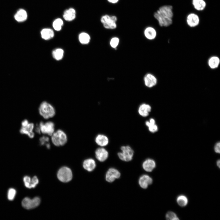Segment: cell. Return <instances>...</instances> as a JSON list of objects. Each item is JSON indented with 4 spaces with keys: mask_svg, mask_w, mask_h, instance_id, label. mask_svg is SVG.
Masks as SVG:
<instances>
[{
    "mask_svg": "<svg viewBox=\"0 0 220 220\" xmlns=\"http://www.w3.org/2000/svg\"><path fill=\"white\" fill-rule=\"evenodd\" d=\"M220 143L219 142L217 143L215 145L214 147V150L215 152L218 153H220Z\"/></svg>",
    "mask_w": 220,
    "mask_h": 220,
    "instance_id": "36",
    "label": "cell"
},
{
    "mask_svg": "<svg viewBox=\"0 0 220 220\" xmlns=\"http://www.w3.org/2000/svg\"><path fill=\"white\" fill-rule=\"evenodd\" d=\"M194 8L198 10H203L205 7L206 3L204 0H193Z\"/></svg>",
    "mask_w": 220,
    "mask_h": 220,
    "instance_id": "22",
    "label": "cell"
},
{
    "mask_svg": "<svg viewBox=\"0 0 220 220\" xmlns=\"http://www.w3.org/2000/svg\"><path fill=\"white\" fill-rule=\"evenodd\" d=\"M166 218L168 220H179L176 214L172 211L167 212L166 215Z\"/></svg>",
    "mask_w": 220,
    "mask_h": 220,
    "instance_id": "30",
    "label": "cell"
},
{
    "mask_svg": "<svg viewBox=\"0 0 220 220\" xmlns=\"http://www.w3.org/2000/svg\"><path fill=\"white\" fill-rule=\"evenodd\" d=\"M40 202V199L38 197H35L32 199L26 197L23 200L21 204L24 208L28 210L37 207L39 205Z\"/></svg>",
    "mask_w": 220,
    "mask_h": 220,
    "instance_id": "8",
    "label": "cell"
},
{
    "mask_svg": "<svg viewBox=\"0 0 220 220\" xmlns=\"http://www.w3.org/2000/svg\"><path fill=\"white\" fill-rule=\"evenodd\" d=\"M96 166L95 160L93 159L89 158L85 160L83 162V167L87 171L91 172L93 171Z\"/></svg>",
    "mask_w": 220,
    "mask_h": 220,
    "instance_id": "17",
    "label": "cell"
},
{
    "mask_svg": "<svg viewBox=\"0 0 220 220\" xmlns=\"http://www.w3.org/2000/svg\"><path fill=\"white\" fill-rule=\"evenodd\" d=\"M41 35L43 39L48 40L53 37L54 35V33L52 29L45 28L42 29L41 31Z\"/></svg>",
    "mask_w": 220,
    "mask_h": 220,
    "instance_id": "19",
    "label": "cell"
},
{
    "mask_svg": "<svg viewBox=\"0 0 220 220\" xmlns=\"http://www.w3.org/2000/svg\"><path fill=\"white\" fill-rule=\"evenodd\" d=\"M64 19L67 21H70L74 20L76 17V11L73 8H70L65 10L63 15Z\"/></svg>",
    "mask_w": 220,
    "mask_h": 220,
    "instance_id": "18",
    "label": "cell"
},
{
    "mask_svg": "<svg viewBox=\"0 0 220 220\" xmlns=\"http://www.w3.org/2000/svg\"><path fill=\"white\" fill-rule=\"evenodd\" d=\"M34 129H35V132L36 133H37L38 134H40L41 133V132H40V128H39V127L38 125H36V127H34Z\"/></svg>",
    "mask_w": 220,
    "mask_h": 220,
    "instance_id": "38",
    "label": "cell"
},
{
    "mask_svg": "<svg viewBox=\"0 0 220 220\" xmlns=\"http://www.w3.org/2000/svg\"><path fill=\"white\" fill-rule=\"evenodd\" d=\"M220 63V60L217 57H211L208 61V64L211 68H215L218 67Z\"/></svg>",
    "mask_w": 220,
    "mask_h": 220,
    "instance_id": "24",
    "label": "cell"
},
{
    "mask_svg": "<svg viewBox=\"0 0 220 220\" xmlns=\"http://www.w3.org/2000/svg\"><path fill=\"white\" fill-rule=\"evenodd\" d=\"M24 127L25 128L29 133L33 131L34 129L35 125L33 123H29L26 127Z\"/></svg>",
    "mask_w": 220,
    "mask_h": 220,
    "instance_id": "34",
    "label": "cell"
},
{
    "mask_svg": "<svg viewBox=\"0 0 220 220\" xmlns=\"http://www.w3.org/2000/svg\"><path fill=\"white\" fill-rule=\"evenodd\" d=\"M38 110L40 115L45 119L53 117L56 114V110L53 106L46 101L41 103Z\"/></svg>",
    "mask_w": 220,
    "mask_h": 220,
    "instance_id": "2",
    "label": "cell"
},
{
    "mask_svg": "<svg viewBox=\"0 0 220 220\" xmlns=\"http://www.w3.org/2000/svg\"><path fill=\"white\" fill-rule=\"evenodd\" d=\"M57 177L62 182H68L72 180V170L67 167H62L58 171Z\"/></svg>",
    "mask_w": 220,
    "mask_h": 220,
    "instance_id": "5",
    "label": "cell"
},
{
    "mask_svg": "<svg viewBox=\"0 0 220 220\" xmlns=\"http://www.w3.org/2000/svg\"><path fill=\"white\" fill-rule=\"evenodd\" d=\"M117 18L115 16H110L108 15L103 16L101 19V21L104 27L108 29H113L116 28Z\"/></svg>",
    "mask_w": 220,
    "mask_h": 220,
    "instance_id": "6",
    "label": "cell"
},
{
    "mask_svg": "<svg viewBox=\"0 0 220 220\" xmlns=\"http://www.w3.org/2000/svg\"><path fill=\"white\" fill-rule=\"evenodd\" d=\"M32 188H35L38 184L39 180L36 176H34L31 179Z\"/></svg>",
    "mask_w": 220,
    "mask_h": 220,
    "instance_id": "35",
    "label": "cell"
},
{
    "mask_svg": "<svg viewBox=\"0 0 220 220\" xmlns=\"http://www.w3.org/2000/svg\"><path fill=\"white\" fill-rule=\"evenodd\" d=\"M176 201L178 204L182 207L185 206L188 204V200L186 196L184 195H180L178 196Z\"/></svg>",
    "mask_w": 220,
    "mask_h": 220,
    "instance_id": "26",
    "label": "cell"
},
{
    "mask_svg": "<svg viewBox=\"0 0 220 220\" xmlns=\"http://www.w3.org/2000/svg\"><path fill=\"white\" fill-rule=\"evenodd\" d=\"M63 25V21L60 18H57L55 19L53 22L52 24L54 29L57 31H59L61 30Z\"/></svg>",
    "mask_w": 220,
    "mask_h": 220,
    "instance_id": "27",
    "label": "cell"
},
{
    "mask_svg": "<svg viewBox=\"0 0 220 220\" xmlns=\"http://www.w3.org/2000/svg\"><path fill=\"white\" fill-rule=\"evenodd\" d=\"M95 141L96 143L100 147H104L108 145L109 139L105 135L102 134H97L95 137Z\"/></svg>",
    "mask_w": 220,
    "mask_h": 220,
    "instance_id": "12",
    "label": "cell"
},
{
    "mask_svg": "<svg viewBox=\"0 0 220 220\" xmlns=\"http://www.w3.org/2000/svg\"><path fill=\"white\" fill-rule=\"evenodd\" d=\"M27 135H28V136L29 138H33L34 137L35 133L33 131L29 132Z\"/></svg>",
    "mask_w": 220,
    "mask_h": 220,
    "instance_id": "39",
    "label": "cell"
},
{
    "mask_svg": "<svg viewBox=\"0 0 220 220\" xmlns=\"http://www.w3.org/2000/svg\"><path fill=\"white\" fill-rule=\"evenodd\" d=\"M28 121V120L25 119L23 120L21 122V127H25L29 123Z\"/></svg>",
    "mask_w": 220,
    "mask_h": 220,
    "instance_id": "37",
    "label": "cell"
},
{
    "mask_svg": "<svg viewBox=\"0 0 220 220\" xmlns=\"http://www.w3.org/2000/svg\"><path fill=\"white\" fill-rule=\"evenodd\" d=\"M79 39L80 42L84 44L89 43L90 40V37L86 32H82L79 35Z\"/></svg>",
    "mask_w": 220,
    "mask_h": 220,
    "instance_id": "23",
    "label": "cell"
},
{
    "mask_svg": "<svg viewBox=\"0 0 220 220\" xmlns=\"http://www.w3.org/2000/svg\"><path fill=\"white\" fill-rule=\"evenodd\" d=\"M145 124L146 126L148 127L150 132L152 133H154L157 131L158 127L155 123H152L149 121H147L145 122Z\"/></svg>",
    "mask_w": 220,
    "mask_h": 220,
    "instance_id": "28",
    "label": "cell"
},
{
    "mask_svg": "<svg viewBox=\"0 0 220 220\" xmlns=\"http://www.w3.org/2000/svg\"><path fill=\"white\" fill-rule=\"evenodd\" d=\"M119 42V40L118 38L114 37L110 41V46L112 47L115 48L118 46Z\"/></svg>",
    "mask_w": 220,
    "mask_h": 220,
    "instance_id": "33",
    "label": "cell"
},
{
    "mask_svg": "<svg viewBox=\"0 0 220 220\" xmlns=\"http://www.w3.org/2000/svg\"><path fill=\"white\" fill-rule=\"evenodd\" d=\"M31 178L28 176H24L23 178V181L25 186L29 189L32 188L31 180Z\"/></svg>",
    "mask_w": 220,
    "mask_h": 220,
    "instance_id": "31",
    "label": "cell"
},
{
    "mask_svg": "<svg viewBox=\"0 0 220 220\" xmlns=\"http://www.w3.org/2000/svg\"><path fill=\"white\" fill-rule=\"evenodd\" d=\"M216 164L217 166L219 167L220 168V161L219 160H218L216 162Z\"/></svg>",
    "mask_w": 220,
    "mask_h": 220,
    "instance_id": "41",
    "label": "cell"
},
{
    "mask_svg": "<svg viewBox=\"0 0 220 220\" xmlns=\"http://www.w3.org/2000/svg\"><path fill=\"white\" fill-rule=\"evenodd\" d=\"M144 34L145 37L149 39H153L156 36V33L155 29L153 28L148 27L145 30Z\"/></svg>",
    "mask_w": 220,
    "mask_h": 220,
    "instance_id": "21",
    "label": "cell"
},
{
    "mask_svg": "<svg viewBox=\"0 0 220 220\" xmlns=\"http://www.w3.org/2000/svg\"><path fill=\"white\" fill-rule=\"evenodd\" d=\"M50 138L46 136H43L40 138L39 139V144L41 145H45L46 146L47 144L49 143Z\"/></svg>",
    "mask_w": 220,
    "mask_h": 220,
    "instance_id": "32",
    "label": "cell"
},
{
    "mask_svg": "<svg viewBox=\"0 0 220 220\" xmlns=\"http://www.w3.org/2000/svg\"><path fill=\"white\" fill-rule=\"evenodd\" d=\"M143 169L146 171L152 172L156 167L155 161L151 159H148L145 160L142 165Z\"/></svg>",
    "mask_w": 220,
    "mask_h": 220,
    "instance_id": "14",
    "label": "cell"
},
{
    "mask_svg": "<svg viewBox=\"0 0 220 220\" xmlns=\"http://www.w3.org/2000/svg\"><path fill=\"white\" fill-rule=\"evenodd\" d=\"M50 136L52 143L56 146H63L67 141V134L64 131L61 129L55 131Z\"/></svg>",
    "mask_w": 220,
    "mask_h": 220,
    "instance_id": "3",
    "label": "cell"
},
{
    "mask_svg": "<svg viewBox=\"0 0 220 220\" xmlns=\"http://www.w3.org/2000/svg\"><path fill=\"white\" fill-rule=\"evenodd\" d=\"M152 178L148 175L144 174L141 176L139 179L138 183L140 186L143 189L147 188L148 185L152 182Z\"/></svg>",
    "mask_w": 220,
    "mask_h": 220,
    "instance_id": "11",
    "label": "cell"
},
{
    "mask_svg": "<svg viewBox=\"0 0 220 220\" xmlns=\"http://www.w3.org/2000/svg\"><path fill=\"white\" fill-rule=\"evenodd\" d=\"M108 1L112 3H117L119 0H107Z\"/></svg>",
    "mask_w": 220,
    "mask_h": 220,
    "instance_id": "40",
    "label": "cell"
},
{
    "mask_svg": "<svg viewBox=\"0 0 220 220\" xmlns=\"http://www.w3.org/2000/svg\"><path fill=\"white\" fill-rule=\"evenodd\" d=\"M64 51L61 49L58 48L54 50L52 52L53 57L57 60H61L64 55Z\"/></svg>",
    "mask_w": 220,
    "mask_h": 220,
    "instance_id": "25",
    "label": "cell"
},
{
    "mask_svg": "<svg viewBox=\"0 0 220 220\" xmlns=\"http://www.w3.org/2000/svg\"><path fill=\"white\" fill-rule=\"evenodd\" d=\"M27 17V14L26 12L22 9L19 10L14 16L15 19L19 22L24 21L26 20Z\"/></svg>",
    "mask_w": 220,
    "mask_h": 220,
    "instance_id": "20",
    "label": "cell"
},
{
    "mask_svg": "<svg viewBox=\"0 0 220 220\" xmlns=\"http://www.w3.org/2000/svg\"><path fill=\"white\" fill-rule=\"evenodd\" d=\"M96 159L100 162L105 161L108 158V151L103 147L97 148L95 151Z\"/></svg>",
    "mask_w": 220,
    "mask_h": 220,
    "instance_id": "10",
    "label": "cell"
},
{
    "mask_svg": "<svg viewBox=\"0 0 220 220\" xmlns=\"http://www.w3.org/2000/svg\"><path fill=\"white\" fill-rule=\"evenodd\" d=\"M144 80L145 86L149 88L154 86L157 83L156 78L150 74H147L144 77Z\"/></svg>",
    "mask_w": 220,
    "mask_h": 220,
    "instance_id": "16",
    "label": "cell"
},
{
    "mask_svg": "<svg viewBox=\"0 0 220 220\" xmlns=\"http://www.w3.org/2000/svg\"><path fill=\"white\" fill-rule=\"evenodd\" d=\"M186 21L190 27H194L199 24V19L196 14L192 13L188 15Z\"/></svg>",
    "mask_w": 220,
    "mask_h": 220,
    "instance_id": "15",
    "label": "cell"
},
{
    "mask_svg": "<svg viewBox=\"0 0 220 220\" xmlns=\"http://www.w3.org/2000/svg\"><path fill=\"white\" fill-rule=\"evenodd\" d=\"M41 133L51 136L55 131V125L51 121L41 122L38 124Z\"/></svg>",
    "mask_w": 220,
    "mask_h": 220,
    "instance_id": "7",
    "label": "cell"
},
{
    "mask_svg": "<svg viewBox=\"0 0 220 220\" xmlns=\"http://www.w3.org/2000/svg\"><path fill=\"white\" fill-rule=\"evenodd\" d=\"M120 176V173L117 169L111 168L107 171L105 175V179L107 182H112L115 179L119 178Z\"/></svg>",
    "mask_w": 220,
    "mask_h": 220,
    "instance_id": "9",
    "label": "cell"
},
{
    "mask_svg": "<svg viewBox=\"0 0 220 220\" xmlns=\"http://www.w3.org/2000/svg\"><path fill=\"white\" fill-rule=\"evenodd\" d=\"M16 193V190L14 188L9 189L8 191L7 198L9 200H13L15 196Z\"/></svg>",
    "mask_w": 220,
    "mask_h": 220,
    "instance_id": "29",
    "label": "cell"
},
{
    "mask_svg": "<svg viewBox=\"0 0 220 220\" xmlns=\"http://www.w3.org/2000/svg\"><path fill=\"white\" fill-rule=\"evenodd\" d=\"M151 110V107L148 104L143 103L139 106L138 112L139 115L143 117H146L149 115Z\"/></svg>",
    "mask_w": 220,
    "mask_h": 220,
    "instance_id": "13",
    "label": "cell"
},
{
    "mask_svg": "<svg viewBox=\"0 0 220 220\" xmlns=\"http://www.w3.org/2000/svg\"><path fill=\"white\" fill-rule=\"evenodd\" d=\"M121 152L118 153L119 158L122 160L128 162L131 161L134 154V151L129 145L123 146L120 148Z\"/></svg>",
    "mask_w": 220,
    "mask_h": 220,
    "instance_id": "4",
    "label": "cell"
},
{
    "mask_svg": "<svg viewBox=\"0 0 220 220\" xmlns=\"http://www.w3.org/2000/svg\"><path fill=\"white\" fill-rule=\"evenodd\" d=\"M173 15L172 7L170 5L161 7L154 14V17L161 27H167L170 25L172 23Z\"/></svg>",
    "mask_w": 220,
    "mask_h": 220,
    "instance_id": "1",
    "label": "cell"
}]
</instances>
